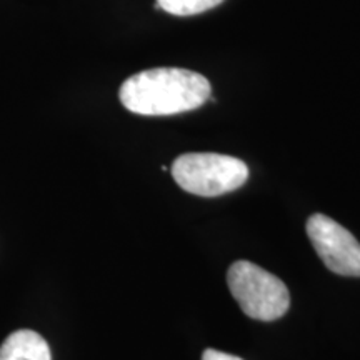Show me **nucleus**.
<instances>
[{"mask_svg": "<svg viewBox=\"0 0 360 360\" xmlns=\"http://www.w3.org/2000/svg\"><path fill=\"white\" fill-rule=\"evenodd\" d=\"M209 80L193 70L159 67L139 72L120 87L125 109L139 115H175L195 110L209 101Z\"/></svg>", "mask_w": 360, "mask_h": 360, "instance_id": "obj_1", "label": "nucleus"}, {"mask_svg": "<svg viewBox=\"0 0 360 360\" xmlns=\"http://www.w3.org/2000/svg\"><path fill=\"white\" fill-rule=\"evenodd\" d=\"M229 289L242 312L262 322L277 321L285 315L290 295L281 278L259 265L238 260L227 272Z\"/></svg>", "mask_w": 360, "mask_h": 360, "instance_id": "obj_2", "label": "nucleus"}, {"mask_svg": "<svg viewBox=\"0 0 360 360\" xmlns=\"http://www.w3.org/2000/svg\"><path fill=\"white\" fill-rule=\"evenodd\" d=\"M170 170L180 188L200 197L233 192L249 179V167L240 159L210 152L180 155Z\"/></svg>", "mask_w": 360, "mask_h": 360, "instance_id": "obj_3", "label": "nucleus"}, {"mask_svg": "<svg viewBox=\"0 0 360 360\" xmlns=\"http://www.w3.org/2000/svg\"><path fill=\"white\" fill-rule=\"evenodd\" d=\"M307 236L328 270L345 277H360V244L347 229L323 214L307 220Z\"/></svg>", "mask_w": 360, "mask_h": 360, "instance_id": "obj_4", "label": "nucleus"}, {"mask_svg": "<svg viewBox=\"0 0 360 360\" xmlns=\"http://www.w3.org/2000/svg\"><path fill=\"white\" fill-rule=\"evenodd\" d=\"M0 360H52L45 339L34 330H17L0 345Z\"/></svg>", "mask_w": 360, "mask_h": 360, "instance_id": "obj_5", "label": "nucleus"}, {"mask_svg": "<svg viewBox=\"0 0 360 360\" xmlns=\"http://www.w3.org/2000/svg\"><path fill=\"white\" fill-rule=\"evenodd\" d=\"M222 2L224 0H155V8H162L172 15L187 17L210 11Z\"/></svg>", "mask_w": 360, "mask_h": 360, "instance_id": "obj_6", "label": "nucleus"}, {"mask_svg": "<svg viewBox=\"0 0 360 360\" xmlns=\"http://www.w3.org/2000/svg\"><path fill=\"white\" fill-rule=\"evenodd\" d=\"M202 360H242V359L236 357V355L224 354V352H219V350L209 349L205 350L204 355H202Z\"/></svg>", "mask_w": 360, "mask_h": 360, "instance_id": "obj_7", "label": "nucleus"}]
</instances>
